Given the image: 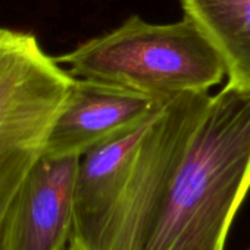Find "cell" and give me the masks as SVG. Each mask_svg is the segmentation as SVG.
I'll return each instance as SVG.
<instances>
[{
    "instance_id": "4",
    "label": "cell",
    "mask_w": 250,
    "mask_h": 250,
    "mask_svg": "<svg viewBox=\"0 0 250 250\" xmlns=\"http://www.w3.org/2000/svg\"><path fill=\"white\" fill-rule=\"evenodd\" d=\"M209 100L208 93L175 96L153 118L109 225L104 250H143L169 180Z\"/></svg>"
},
{
    "instance_id": "7",
    "label": "cell",
    "mask_w": 250,
    "mask_h": 250,
    "mask_svg": "<svg viewBox=\"0 0 250 250\" xmlns=\"http://www.w3.org/2000/svg\"><path fill=\"white\" fill-rule=\"evenodd\" d=\"M152 121L153 118L140 127L104 140L81 156L69 250H104L109 225Z\"/></svg>"
},
{
    "instance_id": "3",
    "label": "cell",
    "mask_w": 250,
    "mask_h": 250,
    "mask_svg": "<svg viewBox=\"0 0 250 250\" xmlns=\"http://www.w3.org/2000/svg\"><path fill=\"white\" fill-rule=\"evenodd\" d=\"M74 81L34 34L0 27V235L46 153Z\"/></svg>"
},
{
    "instance_id": "6",
    "label": "cell",
    "mask_w": 250,
    "mask_h": 250,
    "mask_svg": "<svg viewBox=\"0 0 250 250\" xmlns=\"http://www.w3.org/2000/svg\"><path fill=\"white\" fill-rule=\"evenodd\" d=\"M80 161L43 156L8 213L0 250H65L72 232Z\"/></svg>"
},
{
    "instance_id": "5",
    "label": "cell",
    "mask_w": 250,
    "mask_h": 250,
    "mask_svg": "<svg viewBox=\"0 0 250 250\" xmlns=\"http://www.w3.org/2000/svg\"><path fill=\"white\" fill-rule=\"evenodd\" d=\"M169 99L75 78L44 156L81 158L104 140L155 118Z\"/></svg>"
},
{
    "instance_id": "1",
    "label": "cell",
    "mask_w": 250,
    "mask_h": 250,
    "mask_svg": "<svg viewBox=\"0 0 250 250\" xmlns=\"http://www.w3.org/2000/svg\"><path fill=\"white\" fill-rule=\"evenodd\" d=\"M250 188V90L227 84L174 171L143 250H224Z\"/></svg>"
},
{
    "instance_id": "2",
    "label": "cell",
    "mask_w": 250,
    "mask_h": 250,
    "mask_svg": "<svg viewBox=\"0 0 250 250\" xmlns=\"http://www.w3.org/2000/svg\"><path fill=\"white\" fill-rule=\"evenodd\" d=\"M81 80L99 81L158 99L208 93L227 75L206 33L188 17L149 24L133 15L118 28L56 58Z\"/></svg>"
},
{
    "instance_id": "8",
    "label": "cell",
    "mask_w": 250,
    "mask_h": 250,
    "mask_svg": "<svg viewBox=\"0 0 250 250\" xmlns=\"http://www.w3.org/2000/svg\"><path fill=\"white\" fill-rule=\"evenodd\" d=\"M219 52L228 84L250 90V0H181Z\"/></svg>"
}]
</instances>
